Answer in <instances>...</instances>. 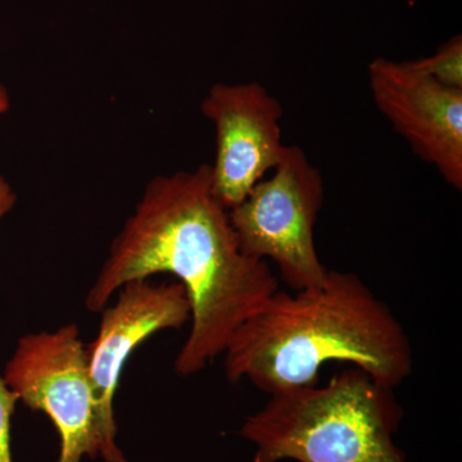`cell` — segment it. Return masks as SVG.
<instances>
[{
	"label": "cell",
	"mask_w": 462,
	"mask_h": 462,
	"mask_svg": "<svg viewBox=\"0 0 462 462\" xmlns=\"http://www.w3.org/2000/svg\"><path fill=\"white\" fill-rule=\"evenodd\" d=\"M156 273L178 278L189 298V336L175 360L181 376L202 372L224 355L234 331L279 289L269 263L240 251L208 163L149 181L85 306L100 312L124 284Z\"/></svg>",
	"instance_id": "6da1fadb"
},
{
	"label": "cell",
	"mask_w": 462,
	"mask_h": 462,
	"mask_svg": "<svg viewBox=\"0 0 462 462\" xmlns=\"http://www.w3.org/2000/svg\"><path fill=\"white\" fill-rule=\"evenodd\" d=\"M231 383L267 396L319 383L324 365L346 363L396 389L411 375V340L391 307L351 272L321 287L278 291L234 331L224 352Z\"/></svg>",
	"instance_id": "7a4b0ae2"
},
{
	"label": "cell",
	"mask_w": 462,
	"mask_h": 462,
	"mask_svg": "<svg viewBox=\"0 0 462 462\" xmlns=\"http://www.w3.org/2000/svg\"><path fill=\"white\" fill-rule=\"evenodd\" d=\"M396 389L349 366L324 385L272 394L240 436L252 462H407L394 442L404 410Z\"/></svg>",
	"instance_id": "3957f363"
},
{
	"label": "cell",
	"mask_w": 462,
	"mask_h": 462,
	"mask_svg": "<svg viewBox=\"0 0 462 462\" xmlns=\"http://www.w3.org/2000/svg\"><path fill=\"white\" fill-rule=\"evenodd\" d=\"M324 191L320 170L302 148L287 145L273 175L229 209L240 251L256 260H272L293 291L321 287L329 275L315 245Z\"/></svg>",
	"instance_id": "277c9868"
},
{
	"label": "cell",
	"mask_w": 462,
	"mask_h": 462,
	"mask_svg": "<svg viewBox=\"0 0 462 462\" xmlns=\"http://www.w3.org/2000/svg\"><path fill=\"white\" fill-rule=\"evenodd\" d=\"M3 379L18 401L50 416L60 439L57 462H81L85 456L130 462L103 430L78 325L23 337Z\"/></svg>",
	"instance_id": "5b68a950"
},
{
	"label": "cell",
	"mask_w": 462,
	"mask_h": 462,
	"mask_svg": "<svg viewBox=\"0 0 462 462\" xmlns=\"http://www.w3.org/2000/svg\"><path fill=\"white\" fill-rule=\"evenodd\" d=\"M202 114L216 129L212 188L218 200L230 209L284 156L282 108L257 81L218 83L203 99Z\"/></svg>",
	"instance_id": "8992f818"
},
{
	"label": "cell",
	"mask_w": 462,
	"mask_h": 462,
	"mask_svg": "<svg viewBox=\"0 0 462 462\" xmlns=\"http://www.w3.org/2000/svg\"><path fill=\"white\" fill-rule=\"evenodd\" d=\"M374 105L413 154L454 189H462V89L415 71L407 60L378 57L367 67Z\"/></svg>",
	"instance_id": "52a82bcc"
},
{
	"label": "cell",
	"mask_w": 462,
	"mask_h": 462,
	"mask_svg": "<svg viewBox=\"0 0 462 462\" xmlns=\"http://www.w3.org/2000/svg\"><path fill=\"white\" fill-rule=\"evenodd\" d=\"M100 312L98 336L87 348L88 364L103 430L117 443L114 401L127 358L154 333L184 328L191 307L180 282L141 279L124 284L115 305Z\"/></svg>",
	"instance_id": "ba28073f"
},
{
	"label": "cell",
	"mask_w": 462,
	"mask_h": 462,
	"mask_svg": "<svg viewBox=\"0 0 462 462\" xmlns=\"http://www.w3.org/2000/svg\"><path fill=\"white\" fill-rule=\"evenodd\" d=\"M415 71L454 89H462V38L456 35L438 48L436 53L407 60Z\"/></svg>",
	"instance_id": "9c48e42d"
},
{
	"label": "cell",
	"mask_w": 462,
	"mask_h": 462,
	"mask_svg": "<svg viewBox=\"0 0 462 462\" xmlns=\"http://www.w3.org/2000/svg\"><path fill=\"white\" fill-rule=\"evenodd\" d=\"M18 402L16 393L0 376V462H12L11 418Z\"/></svg>",
	"instance_id": "30bf717a"
},
{
	"label": "cell",
	"mask_w": 462,
	"mask_h": 462,
	"mask_svg": "<svg viewBox=\"0 0 462 462\" xmlns=\"http://www.w3.org/2000/svg\"><path fill=\"white\" fill-rule=\"evenodd\" d=\"M16 203V194L9 187L7 181L0 176V220L14 208Z\"/></svg>",
	"instance_id": "8fae6325"
},
{
	"label": "cell",
	"mask_w": 462,
	"mask_h": 462,
	"mask_svg": "<svg viewBox=\"0 0 462 462\" xmlns=\"http://www.w3.org/2000/svg\"><path fill=\"white\" fill-rule=\"evenodd\" d=\"M9 108V96L8 91L5 90V88L0 84V115L7 112Z\"/></svg>",
	"instance_id": "7c38bea8"
}]
</instances>
